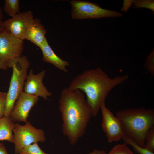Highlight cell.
<instances>
[{
	"label": "cell",
	"mask_w": 154,
	"mask_h": 154,
	"mask_svg": "<svg viewBox=\"0 0 154 154\" xmlns=\"http://www.w3.org/2000/svg\"><path fill=\"white\" fill-rule=\"evenodd\" d=\"M0 154H9L3 142L0 143Z\"/></svg>",
	"instance_id": "23"
},
{
	"label": "cell",
	"mask_w": 154,
	"mask_h": 154,
	"mask_svg": "<svg viewBox=\"0 0 154 154\" xmlns=\"http://www.w3.org/2000/svg\"><path fill=\"white\" fill-rule=\"evenodd\" d=\"M102 114L101 126L109 143L118 142L124 136L121 123L118 118L106 106L100 107Z\"/></svg>",
	"instance_id": "8"
},
{
	"label": "cell",
	"mask_w": 154,
	"mask_h": 154,
	"mask_svg": "<svg viewBox=\"0 0 154 154\" xmlns=\"http://www.w3.org/2000/svg\"><path fill=\"white\" fill-rule=\"evenodd\" d=\"M89 154H107L105 151L94 149Z\"/></svg>",
	"instance_id": "24"
},
{
	"label": "cell",
	"mask_w": 154,
	"mask_h": 154,
	"mask_svg": "<svg viewBox=\"0 0 154 154\" xmlns=\"http://www.w3.org/2000/svg\"><path fill=\"white\" fill-rule=\"evenodd\" d=\"M46 30L40 19H33L29 25L26 31L25 39H27L40 47L46 39Z\"/></svg>",
	"instance_id": "12"
},
{
	"label": "cell",
	"mask_w": 154,
	"mask_h": 154,
	"mask_svg": "<svg viewBox=\"0 0 154 154\" xmlns=\"http://www.w3.org/2000/svg\"><path fill=\"white\" fill-rule=\"evenodd\" d=\"M129 78L127 75L109 77L99 67L85 70L72 80L68 88L71 90H79L86 94L87 103L93 116H96L100 107L105 103L110 91L117 85Z\"/></svg>",
	"instance_id": "2"
},
{
	"label": "cell",
	"mask_w": 154,
	"mask_h": 154,
	"mask_svg": "<svg viewBox=\"0 0 154 154\" xmlns=\"http://www.w3.org/2000/svg\"><path fill=\"white\" fill-rule=\"evenodd\" d=\"M116 116L121 123L124 136L145 147V136L154 126V110L143 107L125 108L117 112Z\"/></svg>",
	"instance_id": "3"
},
{
	"label": "cell",
	"mask_w": 154,
	"mask_h": 154,
	"mask_svg": "<svg viewBox=\"0 0 154 154\" xmlns=\"http://www.w3.org/2000/svg\"><path fill=\"white\" fill-rule=\"evenodd\" d=\"M23 40L13 36L4 28L0 31V61L7 63L22 55Z\"/></svg>",
	"instance_id": "7"
},
{
	"label": "cell",
	"mask_w": 154,
	"mask_h": 154,
	"mask_svg": "<svg viewBox=\"0 0 154 154\" xmlns=\"http://www.w3.org/2000/svg\"><path fill=\"white\" fill-rule=\"evenodd\" d=\"M107 154H134L125 143L119 144L115 146Z\"/></svg>",
	"instance_id": "17"
},
{
	"label": "cell",
	"mask_w": 154,
	"mask_h": 154,
	"mask_svg": "<svg viewBox=\"0 0 154 154\" xmlns=\"http://www.w3.org/2000/svg\"><path fill=\"white\" fill-rule=\"evenodd\" d=\"M125 143L131 146L133 148L134 151L139 154H154L145 147L139 145L132 139L124 136L122 138Z\"/></svg>",
	"instance_id": "16"
},
{
	"label": "cell",
	"mask_w": 154,
	"mask_h": 154,
	"mask_svg": "<svg viewBox=\"0 0 154 154\" xmlns=\"http://www.w3.org/2000/svg\"><path fill=\"white\" fill-rule=\"evenodd\" d=\"M59 109L62 117L63 134L70 144L74 145L84 135L93 116L91 111L81 90L68 88L61 91Z\"/></svg>",
	"instance_id": "1"
},
{
	"label": "cell",
	"mask_w": 154,
	"mask_h": 154,
	"mask_svg": "<svg viewBox=\"0 0 154 154\" xmlns=\"http://www.w3.org/2000/svg\"><path fill=\"white\" fill-rule=\"evenodd\" d=\"M38 99V97L22 92L14 104L9 117L14 122H26L30 111Z\"/></svg>",
	"instance_id": "10"
},
{
	"label": "cell",
	"mask_w": 154,
	"mask_h": 154,
	"mask_svg": "<svg viewBox=\"0 0 154 154\" xmlns=\"http://www.w3.org/2000/svg\"><path fill=\"white\" fill-rule=\"evenodd\" d=\"M45 74V70L35 74L33 70H31L26 77L23 91L28 94L38 97H40L45 100H47L52 93L48 91L43 82Z\"/></svg>",
	"instance_id": "11"
},
{
	"label": "cell",
	"mask_w": 154,
	"mask_h": 154,
	"mask_svg": "<svg viewBox=\"0 0 154 154\" xmlns=\"http://www.w3.org/2000/svg\"><path fill=\"white\" fill-rule=\"evenodd\" d=\"M145 68L152 74H154V49L148 56L145 63Z\"/></svg>",
	"instance_id": "21"
},
{
	"label": "cell",
	"mask_w": 154,
	"mask_h": 154,
	"mask_svg": "<svg viewBox=\"0 0 154 154\" xmlns=\"http://www.w3.org/2000/svg\"><path fill=\"white\" fill-rule=\"evenodd\" d=\"M43 54V59L45 62L51 64L56 67L65 72H68L67 67L69 63L57 56L49 45L47 39L39 47Z\"/></svg>",
	"instance_id": "13"
},
{
	"label": "cell",
	"mask_w": 154,
	"mask_h": 154,
	"mask_svg": "<svg viewBox=\"0 0 154 154\" xmlns=\"http://www.w3.org/2000/svg\"><path fill=\"white\" fill-rule=\"evenodd\" d=\"M19 154H48L43 151L38 143L32 144L25 147Z\"/></svg>",
	"instance_id": "18"
},
{
	"label": "cell",
	"mask_w": 154,
	"mask_h": 154,
	"mask_svg": "<svg viewBox=\"0 0 154 154\" xmlns=\"http://www.w3.org/2000/svg\"><path fill=\"white\" fill-rule=\"evenodd\" d=\"M7 93L0 92V117L4 116L6 106Z\"/></svg>",
	"instance_id": "22"
},
{
	"label": "cell",
	"mask_w": 154,
	"mask_h": 154,
	"mask_svg": "<svg viewBox=\"0 0 154 154\" xmlns=\"http://www.w3.org/2000/svg\"><path fill=\"white\" fill-rule=\"evenodd\" d=\"M46 140L44 131L34 127L29 121L22 125L15 123L13 130V143L14 153L19 154L25 147L35 143L44 142Z\"/></svg>",
	"instance_id": "5"
},
{
	"label": "cell",
	"mask_w": 154,
	"mask_h": 154,
	"mask_svg": "<svg viewBox=\"0 0 154 154\" xmlns=\"http://www.w3.org/2000/svg\"><path fill=\"white\" fill-rule=\"evenodd\" d=\"M4 11L9 16L13 17L19 12V0H5L4 7Z\"/></svg>",
	"instance_id": "15"
},
{
	"label": "cell",
	"mask_w": 154,
	"mask_h": 154,
	"mask_svg": "<svg viewBox=\"0 0 154 154\" xmlns=\"http://www.w3.org/2000/svg\"><path fill=\"white\" fill-rule=\"evenodd\" d=\"M2 10L0 6V31L4 28L3 26V21H2L3 14Z\"/></svg>",
	"instance_id": "26"
},
{
	"label": "cell",
	"mask_w": 154,
	"mask_h": 154,
	"mask_svg": "<svg viewBox=\"0 0 154 154\" xmlns=\"http://www.w3.org/2000/svg\"><path fill=\"white\" fill-rule=\"evenodd\" d=\"M15 123L9 117H0V141L13 143V130Z\"/></svg>",
	"instance_id": "14"
},
{
	"label": "cell",
	"mask_w": 154,
	"mask_h": 154,
	"mask_svg": "<svg viewBox=\"0 0 154 154\" xmlns=\"http://www.w3.org/2000/svg\"><path fill=\"white\" fill-rule=\"evenodd\" d=\"M33 19L31 11L19 12L14 17L3 22V26L13 36L23 40L28 27Z\"/></svg>",
	"instance_id": "9"
},
{
	"label": "cell",
	"mask_w": 154,
	"mask_h": 154,
	"mask_svg": "<svg viewBox=\"0 0 154 154\" xmlns=\"http://www.w3.org/2000/svg\"><path fill=\"white\" fill-rule=\"evenodd\" d=\"M145 147L154 153V126L147 133L145 138Z\"/></svg>",
	"instance_id": "19"
},
{
	"label": "cell",
	"mask_w": 154,
	"mask_h": 154,
	"mask_svg": "<svg viewBox=\"0 0 154 154\" xmlns=\"http://www.w3.org/2000/svg\"><path fill=\"white\" fill-rule=\"evenodd\" d=\"M134 8H145L154 12V1L153 0H132Z\"/></svg>",
	"instance_id": "20"
},
{
	"label": "cell",
	"mask_w": 154,
	"mask_h": 154,
	"mask_svg": "<svg viewBox=\"0 0 154 154\" xmlns=\"http://www.w3.org/2000/svg\"><path fill=\"white\" fill-rule=\"evenodd\" d=\"M8 68L7 62L0 61V69L6 70Z\"/></svg>",
	"instance_id": "25"
},
{
	"label": "cell",
	"mask_w": 154,
	"mask_h": 154,
	"mask_svg": "<svg viewBox=\"0 0 154 154\" xmlns=\"http://www.w3.org/2000/svg\"><path fill=\"white\" fill-rule=\"evenodd\" d=\"M12 68L13 73L8 91L7 93L6 106L4 116L9 117L14 104L23 88L27 76L29 62L24 55L10 60L7 63Z\"/></svg>",
	"instance_id": "4"
},
{
	"label": "cell",
	"mask_w": 154,
	"mask_h": 154,
	"mask_svg": "<svg viewBox=\"0 0 154 154\" xmlns=\"http://www.w3.org/2000/svg\"><path fill=\"white\" fill-rule=\"evenodd\" d=\"M70 3L72 6V16L74 19L112 18L123 16L119 12L103 9L96 4L89 1L72 0L70 1Z\"/></svg>",
	"instance_id": "6"
}]
</instances>
